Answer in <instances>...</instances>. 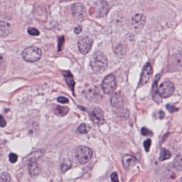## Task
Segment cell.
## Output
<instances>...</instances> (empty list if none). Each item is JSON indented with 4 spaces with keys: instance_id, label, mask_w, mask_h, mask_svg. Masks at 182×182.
Wrapping results in <instances>:
<instances>
[{
    "instance_id": "1",
    "label": "cell",
    "mask_w": 182,
    "mask_h": 182,
    "mask_svg": "<svg viewBox=\"0 0 182 182\" xmlns=\"http://www.w3.org/2000/svg\"><path fill=\"white\" fill-rule=\"evenodd\" d=\"M108 66L106 56L101 51H96L90 59V66L95 73H102L106 70Z\"/></svg>"
},
{
    "instance_id": "2",
    "label": "cell",
    "mask_w": 182,
    "mask_h": 182,
    "mask_svg": "<svg viewBox=\"0 0 182 182\" xmlns=\"http://www.w3.org/2000/svg\"><path fill=\"white\" fill-rule=\"evenodd\" d=\"M75 157L79 164H86L93 156V152L90 148L81 146L78 147L75 151Z\"/></svg>"
},
{
    "instance_id": "3",
    "label": "cell",
    "mask_w": 182,
    "mask_h": 182,
    "mask_svg": "<svg viewBox=\"0 0 182 182\" xmlns=\"http://www.w3.org/2000/svg\"><path fill=\"white\" fill-rule=\"evenodd\" d=\"M22 56L25 61L33 63L37 62L41 58L42 56V51L37 47H28L23 50Z\"/></svg>"
},
{
    "instance_id": "4",
    "label": "cell",
    "mask_w": 182,
    "mask_h": 182,
    "mask_svg": "<svg viewBox=\"0 0 182 182\" xmlns=\"http://www.w3.org/2000/svg\"><path fill=\"white\" fill-rule=\"evenodd\" d=\"M72 15L79 22H83L87 18V11L86 7L80 3H74L71 8Z\"/></svg>"
},
{
    "instance_id": "5",
    "label": "cell",
    "mask_w": 182,
    "mask_h": 182,
    "mask_svg": "<svg viewBox=\"0 0 182 182\" xmlns=\"http://www.w3.org/2000/svg\"><path fill=\"white\" fill-rule=\"evenodd\" d=\"M117 87V82L115 76L110 74L105 77L102 84V88L106 94H111Z\"/></svg>"
},
{
    "instance_id": "6",
    "label": "cell",
    "mask_w": 182,
    "mask_h": 182,
    "mask_svg": "<svg viewBox=\"0 0 182 182\" xmlns=\"http://www.w3.org/2000/svg\"><path fill=\"white\" fill-rule=\"evenodd\" d=\"M93 44V39L87 36L81 37L77 42L79 50L80 52L84 55H86L89 53L92 48Z\"/></svg>"
},
{
    "instance_id": "7",
    "label": "cell",
    "mask_w": 182,
    "mask_h": 182,
    "mask_svg": "<svg viewBox=\"0 0 182 182\" xmlns=\"http://www.w3.org/2000/svg\"><path fill=\"white\" fill-rule=\"evenodd\" d=\"M174 91V86L169 81H166L161 84L158 88V93L161 98H168L172 95Z\"/></svg>"
},
{
    "instance_id": "8",
    "label": "cell",
    "mask_w": 182,
    "mask_h": 182,
    "mask_svg": "<svg viewBox=\"0 0 182 182\" xmlns=\"http://www.w3.org/2000/svg\"><path fill=\"white\" fill-rule=\"evenodd\" d=\"M95 16L97 17H103L107 15L109 10V6L106 1H98L94 5Z\"/></svg>"
},
{
    "instance_id": "9",
    "label": "cell",
    "mask_w": 182,
    "mask_h": 182,
    "mask_svg": "<svg viewBox=\"0 0 182 182\" xmlns=\"http://www.w3.org/2000/svg\"><path fill=\"white\" fill-rule=\"evenodd\" d=\"M152 75V67L150 63H147L143 67L141 77L139 81V86H144L148 84Z\"/></svg>"
},
{
    "instance_id": "10",
    "label": "cell",
    "mask_w": 182,
    "mask_h": 182,
    "mask_svg": "<svg viewBox=\"0 0 182 182\" xmlns=\"http://www.w3.org/2000/svg\"><path fill=\"white\" fill-rule=\"evenodd\" d=\"M90 117L94 123L99 125L102 124L105 122L104 113L102 110L99 108H95L90 115Z\"/></svg>"
},
{
    "instance_id": "11",
    "label": "cell",
    "mask_w": 182,
    "mask_h": 182,
    "mask_svg": "<svg viewBox=\"0 0 182 182\" xmlns=\"http://www.w3.org/2000/svg\"><path fill=\"white\" fill-rule=\"evenodd\" d=\"M146 22L145 16L140 13H137L132 18V25L136 30H141L144 27Z\"/></svg>"
},
{
    "instance_id": "12",
    "label": "cell",
    "mask_w": 182,
    "mask_h": 182,
    "mask_svg": "<svg viewBox=\"0 0 182 182\" xmlns=\"http://www.w3.org/2000/svg\"><path fill=\"white\" fill-rule=\"evenodd\" d=\"M138 162L136 157L129 154L125 155L122 159V164L124 168L126 170L130 169L134 167Z\"/></svg>"
},
{
    "instance_id": "13",
    "label": "cell",
    "mask_w": 182,
    "mask_h": 182,
    "mask_svg": "<svg viewBox=\"0 0 182 182\" xmlns=\"http://www.w3.org/2000/svg\"><path fill=\"white\" fill-rule=\"evenodd\" d=\"M124 100L122 95L120 93H116L112 96L111 104L115 108H121L124 106Z\"/></svg>"
},
{
    "instance_id": "14",
    "label": "cell",
    "mask_w": 182,
    "mask_h": 182,
    "mask_svg": "<svg viewBox=\"0 0 182 182\" xmlns=\"http://www.w3.org/2000/svg\"><path fill=\"white\" fill-rule=\"evenodd\" d=\"M44 151L43 149H40L31 153L24 159L23 162L25 164H28L30 162L37 161L40 157H43Z\"/></svg>"
},
{
    "instance_id": "15",
    "label": "cell",
    "mask_w": 182,
    "mask_h": 182,
    "mask_svg": "<svg viewBox=\"0 0 182 182\" xmlns=\"http://www.w3.org/2000/svg\"><path fill=\"white\" fill-rule=\"evenodd\" d=\"M160 78V74H157V75H156L154 79L152 89V96L153 97L154 100L157 103H160L162 102V98L161 97L158 93V86H157V84Z\"/></svg>"
},
{
    "instance_id": "16",
    "label": "cell",
    "mask_w": 182,
    "mask_h": 182,
    "mask_svg": "<svg viewBox=\"0 0 182 182\" xmlns=\"http://www.w3.org/2000/svg\"><path fill=\"white\" fill-rule=\"evenodd\" d=\"M12 32V27L9 23L0 21V37H4L8 36Z\"/></svg>"
},
{
    "instance_id": "17",
    "label": "cell",
    "mask_w": 182,
    "mask_h": 182,
    "mask_svg": "<svg viewBox=\"0 0 182 182\" xmlns=\"http://www.w3.org/2000/svg\"><path fill=\"white\" fill-rule=\"evenodd\" d=\"M28 169L29 173L32 177H36L39 174V166L37 161H32L28 164Z\"/></svg>"
},
{
    "instance_id": "18",
    "label": "cell",
    "mask_w": 182,
    "mask_h": 182,
    "mask_svg": "<svg viewBox=\"0 0 182 182\" xmlns=\"http://www.w3.org/2000/svg\"><path fill=\"white\" fill-rule=\"evenodd\" d=\"M63 74L64 77V78H65L66 84H67V85L70 88V89L73 91H74L75 82L73 80V77L72 74H71V72L69 71H64Z\"/></svg>"
},
{
    "instance_id": "19",
    "label": "cell",
    "mask_w": 182,
    "mask_h": 182,
    "mask_svg": "<svg viewBox=\"0 0 182 182\" xmlns=\"http://www.w3.org/2000/svg\"><path fill=\"white\" fill-rule=\"evenodd\" d=\"M54 111L56 115L60 117H64L68 113L69 108L65 106L56 105L54 109Z\"/></svg>"
},
{
    "instance_id": "20",
    "label": "cell",
    "mask_w": 182,
    "mask_h": 182,
    "mask_svg": "<svg viewBox=\"0 0 182 182\" xmlns=\"http://www.w3.org/2000/svg\"><path fill=\"white\" fill-rule=\"evenodd\" d=\"M171 154L169 151L167 150L165 148H161L159 157V160L160 161H163L167 159H169L171 157Z\"/></svg>"
},
{
    "instance_id": "21",
    "label": "cell",
    "mask_w": 182,
    "mask_h": 182,
    "mask_svg": "<svg viewBox=\"0 0 182 182\" xmlns=\"http://www.w3.org/2000/svg\"><path fill=\"white\" fill-rule=\"evenodd\" d=\"M90 129V126L89 124H81L77 130V133L80 134H86L88 133Z\"/></svg>"
},
{
    "instance_id": "22",
    "label": "cell",
    "mask_w": 182,
    "mask_h": 182,
    "mask_svg": "<svg viewBox=\"0 0 182 182\" xmlns=\"http://www.w3.org/2000/svg\"><path fill=\"white\" fill-rule=\"evenodd\" d=\"M72 166V162L71 161L68 159H65L63 161L61 164V170L63 173H65L68 170L71 168Z\"/></svg>"
},
{
    "instance_id": "23",
    "label": "cell",
    "mask_w": 182,
    "mask_h": 182,
    "mask_svg": "<svg viewBox=\"0 0 182 182\" xmlns=\"http://www.w3.org/2000/svg\"><path fill=\"white\" fill-rule=\"evenodd\" d=\"M114 52L115 53L120 56V55H124V54L126 53L125 51V47L124 46L123 44H118L117 46H115L114 48Z\"/></svg>"
},
{
    "instance_id": "24",
    "label": "cell",
    "mask_w": 182,
    "mask_h": 182,
    "mask_svg": "<svg viewBox=\"0 0 182 182\" xmlns=\"http://www.w3.org/2000/svg\"><path fill=\"white\" fill-rule=\"evenodd\" d=\"M11 179L10 175L7 172H4L0 176V182H10Z\"/></svg>"
},
{
    "instance_id": "25",
    "label": "cell",
    "mask_w": 182,
    "mask_h": 182,
    "mask_svg": "<svg viewBox=\"0 0 182 182\" xmlns=\"http://www.w3.org/2000/svg\"><path fill=\"white\" fill-rule=\"evenodd\" d=\"M27 32L28 34L32 36H38L40 34V32L34 27H29L27 29Z\"/></svg>"
},
{
    "instance_id": "26",
    "label": "cell",
    "mask_w": 182,
    "mask_h": 182,
    "mask_svg": "<svg viewBox=\"0 0 182 182\" xmlns=\"http://www.w3.org/2000/svg\"><path fill=\"white\" fill-rule=\"evenodd\" d=\"M141 133H142V135L143 136H152L153 135V133L152 132L151 130L148 129V128L144 127L142 128L141 130Z\"/></svg>"
},
{
    "instance_id": "27",
    "label": "cell",
    "mask_w": 182,
    "mask_h": 182,
    "mask_svg": "<svg viewBox=\"0 0 182 182\" xmlns=\"http://www.w3.org/2000/svg\"><path fill=\"white\" fill-rule=\"evenodd\" d=\"M151 145V140L150 139H148L144 142V146L146 151H149Z\"/></svg>"
},
{
    "instance_id": "28",
    "label": "cell",
    "mask_w": 182,
    "mask_h": 182,
    "mask_svg": "<svg viewBox=\"0 0 182 182\" xmlns=\"http://www.w3.org/2000/svg\"><path fill=\"white\" fill-rule=\"evenodd\" d=\"M9 157L10 162L13 164L16 162L18 160V156L15 153H10Z\"/></svg>"
},
{
    "instance_id": "29",
    "label": "cell",
    "mask_w": 182,
    "mask_h": 182,
    "mask_svg": "<svg viewBox=\"0 0 182 182\" xmlns=\"http://www.w3.org/2000/svg\"><path fill=\"white\" fill-rule=\"evenodd\" d=\"M178 158V160L175 159V166L176 167H178V169L181 170V167H182V159H181V156L179 155L177 157Z\"/></svg>"
},
{
    "instance_id": "30",
    "label": "cell",
    "mask_w": 182,
    "mask_h": 182,
    "mask_svg": "<svg viewBox=\"0 0 182 182\" xmlns=\"http://www.w3.org/2000/svg\"><path fill=\"white\" fill-rule=\"evenodd\" d=\"M130 112L129 110L128 109H124L121 112V115L124 118H128L129 117Z\"/></svg>"
},
{
    "instance_id": "31",
    "label": "cell",
    "mask_w": 182,
    "mask_h": 182,
    "mask_svg": "<svg viewBox=\"0 0 182 182\" xmlns=\"http://www.w3.org/2000/svg\"><path fill=\"white\" fill-rule=\"evenodd\" d=\"M57 101L62 104H66L69 102V100L64 97H59L57 99Z\"/></svg>"
},
{
    "instance_id": "32",
    "label": "cell",
    "mask_w": 182,
    "mask_h": 182,
    "mask_svg": "<svg viewBox=\"0 0 182 182\" xmlns=\"http://www.w3.org/2000/svg\"><path fill=\"white\" fill-rule=\"evenodd\" d=\"M111 178L112 182H119V178H118L117 173H112L111 176Z\"/></svg>"
},
{
    "instance_id": "33",
    "label": "cell",
    "mask_w": 182,
    "mask_h": 182,
    "mask_svg": "<svg viewBox=\"0 0 182 182\" xmlns=\"http://www.w3.org/2000/svg\"><path fill=\"white\" fill-rule=\"evenodd\" d=\"M6 122L5 119L2 115H0V127H4L6 126Z\"/></svg>"
},
{
    "instance_id": "34",
    "label": "cell",
    "mask_w": 182,
    "mask_h": 182,
    "mask_svg": "<svg viewBox=\"0 0 182 182\" xmlns=\"http://www.w3.org/2000/svg\"><path fill=\"white\" fill-rule=\"evenodd\" d=\"M166 107H167V110L171 113L176 111L178 110V108H176L175 106H174L173 105H170V104H168Z\"/></svg>"
},
{
    "instance_id": "35",
    "label": "cell",
    "mask_w": 182,
    "mask_h": 182,
    "mask_svg": "<svg viewBox=\"0 0 182 182\" xmlns=\"http://www.w3.org/2000/svg\"><path fill=\"white\" fill-rule=\"evenodd\" d=\"M82 31V27L80 25L77 26V27H76L75 28H74V33L75 34H80Z\"/></svg>"
},
{
    "instance_id": "36",
    "label": "cell",
    "mask_w": 182,
    "mask_h": 182,
    "mask_svg": "<svg viewBox=\"0 0 182 182\" xmlns=\"http://www.w3.org/2000/svg\"><path fill=\"white\" fill-rule=\"evenodd\" d=\"M64 37H62V38H59L58 43L59 51L60 50H61V48H62V46H63L62 44H63V43H64Z\"/></svg>"
},
{
    "instance_id": "37",
    "label": "cell",
    "mask_w": 182,
    "mask_h": 182,
    "mask_svg": "<svg viewBox=\"0 0 182 182\" xmlns=\"http://www.w3.org/2000/svg\"><path fill=\"white\" fill-rule=\"evenodd\" d=\"M3 154H4V152H3V147L0 144V160L3 157Z\"/></svg>"
}]
</instances>
